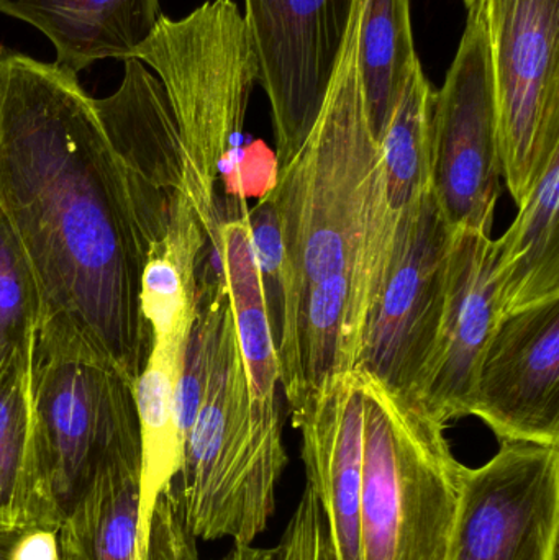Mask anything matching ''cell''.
<instances>
[{
  "mask_svg": "<svg viewBox=\"0 0 559 560\" xmlns=\"http://www.w3.org/2000/svg\"><path fill=\"white\" fill-rule=\"evenodd\" d=\"M220 560H334L327 522L312 487L305 486L278 545L272 548L233 545L232 551Z\"/></svg>",
  "mask_w": 559,
  "mask_h": 560,
  "instance_id": "22",
  "label": "cell"
},
{
  "mask_svg": "<svg viewBox=\"0 0 559 560\" xmlns=\"http://www.w3.org/2000/svg\"><path fill=\"white\" fill-rule=\"evenodd\" d=\"M302 460L325 522L331 559L361 560L360 493L364 401L353 371L338 375L291 410Z\"/></svg>",
  "mask_w": 559,
  "mask_h": 560,
  "instance_id": "14",
  "label": "cell"
},
{
  "mask_svg": "<svg viewBox=\"0 0 559 560\" xmlns=\"http://www.w3.org/2000/svg\"><path fill=\"white\" fill-rule=\"evenodd\" d=\"M33 417L43 467L62 516L98 470L141 454L133 381L79 355H36Z\"/></svg>",
  "mask_w": 559,
  "mask_h": 560,
  "instance_id": "7",
  "label": "cell"
},
{
  "mask_svg": "<svg viewBox=\"0 0 559 560\" xmlns=\"http://www.w3.org/2000/svg\"><path fill=\"white\" fill-rule=\"evenodd\" d=\"M20 529H0V560H9L10 548Z\"/></svg>",
  "mask_w": 559,
  "mask_h": 560,
  "instance_id": "25",
  "label": "cell"
},
{
  "mask_svg": "<svg viewBox=\"0 0 559 560\" xmlns=\"http://www.w3.org/2000/svg\"><path fill=\"white\" fill-rule=\"evenodd\" d=\"M364 401L361 560H449L465 466L419 401L354 372Z\"/></svg>",
  "mask_w": 559,
  "mask_h": 560,
  "instance_id": "5",
  "label": "cell"
},
{
  "mask_svg": "<svg viewBox=\"0 0 559 560\" xmlns=\"http://www.w3.org/2000/svg\"><path fill=\"white\" fill-rule=\"evenodd\" d=\"M207 252L225 282L253 404L279 407L271 306L246 215L220 219L207 236Z\"/></svg>",
  "mask_w": 559,
  "mask_h": 560,
  "instance_id": "16",
  "label": "cell"
},
{
  "mask_svg": "<svg viewBox=\"0 0 559 560\" xmlns=\"http://www.w3.org/2000/svg\"><path fill=\"white\" fill-rule=\"evenodd\" d=\"M0 13L42 32L55 65L74 74L101 59H130L163 15L160 0H0Z\"/></svg>",
  "mask_w": 559,
  "mask_h": 560,
  "instance_id": "15",
  "label": "cell"
},
{
  "mask_svg": "<svg viewBox=\"0 0 559 560\" xmlns=\"http://www.w3.org/2000/svg\"><path fill=\"white\" fill-rule=\"evenodd\" d=\"M499 443L463 469L449 560H557L559 444Z\"/></svg>",
  "mask_w": 559,
  "mask_h": 560,
  "instance_id": "10",
  "label": "cell"
},
{
  "mask_svg": "<svg viewBox=\"0 0 559 560\" xmlns=\"http://www.w3.org/2000/svg\"><path fill=\"white\" fill-rule=\"evenodd\" d=\"M361 5L357 0L314 125L266 190L281 246L276 346L282 358L302 364L334 361L343 351L350 283L380 160L358 69Z\"/></svg>",
  "mask_w": 559,
  "mask_h": 560,
  "instance_id": "2",
  "label": "cell"
},
{
  "mask_svg": "<svg viewBox=\"0 0 559 560\" xmlns=\"http://www.w3.org/2000/svg\"><path fill=\"white\" fill-rule=\"evenodd\" d=\"M452 229L433 190L414 213L361 336L353 372L416 400L442 329Z\"/></svg>",
  "mask_w": 559,
  "mask_h": 560,
  "instance_id": "8",
  "label": "cell"
},
{
  "mask_svg": "<svg viewBox=\"0 0 559 560\" xmlns=\"http://www.w3.org/2000/svg\"><path fill=\"white\" fill-rule=\"evenodd\" d=\"M502 322L492 235L452 230L439 342L417 401L442 424L469 417L482 355Z\"/></svg>",
  "mask_w": 559,
  "mask_h": 560,
  "instance_id": "13",
  "label": "cell"
},
{
  "mask_svg": "<svg viewBox=\"0 0 559 560\" xmlns=\"http://www.w3.org/2000/svg\"><path fill=\"white\" fill-rule=\"evenodd\" d=\"M133 59L156 72L186 160L187 196L206 235L219 223L217 183L238 150L258 66L233 0H209L189 15H161Z\"/></svg>",
  "mask_w": 559,
  "mask_h": 560,
  "instance_id": "4",
  "label": "cell"
},
{
  "mask_svg": "<svg viewBox=\"0 0 559 560\" xmlns=\"http://www.w3.org/2000/svg\"><path fill=\"white\" fill-rule=\"evenodd\" d=\"M501 177L485 32L466 13L455 59L433 98L432 190L450 229L492 235Z\"/></svg>",
  "mask_w": 559,
  "mask_h": 560,
  "instance_id": "11",
  "label": "cell"
},
{
  "mask_svg": "<svg viewBox=\"0 0 559 560\" xmlns=\"http://www.w3.org/2000/svg\"><path fill=\"white\" fill-rule=\"evenodd\" d=\"M187 194L186 160L163 85L125 59L114 94L0 49V215L42 305L36 355L107 362L130 381L151 332L141 275Z\"/></svg>",
  "mask_w": 559,
  "mask_h": 560,
  "instance_id": "1",
  "label": "cell"
},
{
  "mask_svg": "<svg viewBox=\"0 0 559 560\" xmlns=\"http://www.w3.org/2000/svg\"><path fill=\"white\" fill-rule=\"evenodd\" d=\"M39 325L42 305L35 278L0 215V368L32 371Z\"/></svg>",
  "mask_w": 559,
  "mask_h": 560,
  "instance_id": "21",
  "label": "cell"
},
{
  "mask_svg": "<svg viewBox=\"0 0 559 560\" xmlns=\"http://www.w3.org/2000/svg\"><path fill=\"white\" fill-rule=\"evenodd\" d=\"M492 256L502 318L559 299V154L508 232L492 240Z\"/></svg>",
  "mask_w": 559,
  "mask_h": 560,
  "instance_id": "17",
  "label": "cell"
},
{
  "mask_svg": "<svg viewBox=\"0 0 559 560\" xmlns=\"http://www.w3.org/2000/svg\"><path fill=\"white\" fill-rule=\"evenodd\" d=\"M32 371L0 368V529H58V500L43 467Z\"/></svg>",
  "mask_w": 559,
  "mask_h": 560,
  "instance_id": "18",
  "label": "cell"
},
{
  "mask_svg": "<svg viewBox=\"0 0 559 560\" xmlns=\"http://www.w3.org/2000/svg\"><path fill=\"white\" fill-rule=\"evenodd\" d=\"M357 0H245L258 84L271 107L276 171L304 143L337 68Z\"/></svg>",
  "mask_w": 559,
  "mask_h": 560,
  "instance_id": "9",
  "label": "cell"
},
{
  "mask_svg": "<svg viewBox=\"0 0 559 560\" xmlns=\"http://www.w3.org/2000/svg\"><path fill=\"white\" fill-rule=\"evenodd\" d=\"M481 23L502 177L522 206L559 154V0H463Z\"/></svg>",
  "mask_w": 559,
  "mask_h": 560,
  "instance_id": "6",
  "label": "cell"
},
{
  "mask_svg": "<svg viewBox=\"0 0 559 560\" xmlns=\"http://www.w3.org/2000/svg\"><path fill=\"white\" fill-rule=\"evenodd\" d=\"M140 482L141 454L98 470L59 523V559L135 560Z\"/></svg>",
  "mask_w": 559,
  "mask_h": 560,
  "instance_id": "19",
  "label": "cell"
},
{
  "mask_svg": "<svg viewBox=\"0 0 559 560\" xmlns=\"http://www.w3.org/2000/svg\"><path fill=\"white\" fill-rule=\"evenodd\" d=\"M417 59L410 0H363L358 25V69L377 138Z\"/></svg>",
  "mask_w": 559,
  "mask_h": 560,
  "instance_id": "20",
  "label": "cell"
},
{
  "mask_svg": "<svg viewBox=\"0 0 559 560\" xmlns=\"http://www.w3.org/2000/svg\"><path fill=\"white\" fill-rule=\"evenodd\" d=\"M144 560H199L197 539L184 522L174 487L154 506Z\"/></svg>",
  "mask_w": 559,
  "mask_h": 560,
  "instance_id": "23",
  "label": "cell"
},
{
  "mask_svg": "<svg viewBox=\"0 0 559 560\" xmlns=\"http://www.w3.org/2000/svg\"><path fill=\"white\" fill-rule=\"evenodd\" d=\"M9 560H61L58 529H20L10 548Z\"/></svg>",
  "mask_w": 559,
  "mask_h": 560,
  "instance_id": "24",
  "label": "cell"
},
{
  "mask_svg": "<svg viewBox=\"0 0 559 560\" xmlns=\"http://www.w3.org/2000/svg\"><path fill=\"white\" fill-rule=\"evenodd\" d=\"M469 417L499 441L559 444V299L502 318L482 355Z\"/></svg>",
  "mask_w": 559,
  "mask_h": 560,
  "instance_id": "12",
  "label": "cell"
},
{
  "mask_svg": "<svg viewBox=\"0 0 559 560\" xmlns=\"http://www.w3.org/2000/svg\"><path fill=\"white\" fill-rule=\"evenodd\" d=\"M286 464L281 411L253 404L230 308L173 486L194 538L252 545L275 513Z\"/></svg>",
  "mask_w": 559,
  "mask_h": 560,
  "instance_id": "3",
  "label": "cell"
}]
</instances>
